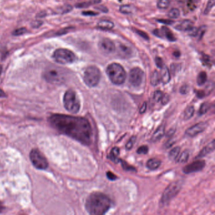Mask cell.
I'll list each match as a JSON object with an SVG mask.
<instances>
[{
	"label": "cell",
	"mask_w": 215,
	"mask_h": 215,
	"mask_svg": "<svg viewBox=\"0 0 215 215\" xmlns=\"http://www.w3.org/2000/svg\"><path fill=\"white\" fill-rule=\"evenodd\" d=\"M48 122L59 133L83 144L90 145L92 141L93 132L91 125L84 118L55 114L49 116Z\"/></svg>",
	"instance_id": "cell-1"
},
{
	"label": "cell",
	"mask_w": 215,
	"mask_h": 215,
	"mask_svg": "<svg viewBox=\"0 0 215 215\" xmlns=\"http://www.w3.org/2000/svg\"><path fill=\"white\" fill-rule=\"evenodd\" d=\"M111 206L109 197L105 194L95 192L90 194L86 199L85 208L92 215H102L109 211Z\"/></svg>",
	"instance_id": "cell-2"
},
{
	"label": "cell",
	"mask_w": 215,
	"mask_h": 215,
	"mask_svg": "<svg viewBox=\"0 0 215 215\" xmlns=\"http://www.w3.org/2000/svg\"><path fill=\"white\" fill-rule=\"evenodd\" d=\"M107 74L110 80L115 85H122L126 80V72L124 68L118 63H111L107 68Z\"/></svg>",
	"instance_id": "cell-3"
},
{
	"label": "cell",
	"mask_w": 215,
	"mask_h": 215,
	"mask_svg": "<svg viewBox=\"0 0 215 215\" xmlns=\"http://www.w3.org/2000/svg\"><path fill=\"white\" fill-rule=\"evenodd\" d=\"M63 103L65 109L71 114H76L80 109V102L73 90H67L63 97Z\"/></svg>",
	"instance_id": "cell-4"
},
{
	"label": "cell",
	"mask_w": 215,
	"mask_h": 215,
	"mask_svg": "<svg viewBox=\"0 0 215 215\" xmlns=\"http://www.w3.org/2000/svg\"><path fill=\"white\" fill-rule=\"evenodd\" d=\"M52 59L60 65H68L74 63L76 60L75 53L67 49L60 48L53 52Z\"/></svg>",
	"instance_id": "cell-5"
},
{
	"label": "cell",
	"mask_w": 215,
	"mask_h": 215,
	"mask_svg": "<svg viewBox=\"0 0 215 215\" xmlns=\"http://www.w3.org/2000/svg\"><path fill=\"white\" fill-rule=\"evenodd\" d=\"M100 77L101 73L99 69L95 66H90L84 72L83 80L88 87H95L98 84Z\"/></svg>",
	"instance_id": "cell-6"
},
{
	"label": "cell",
	"mask_w": 215,
	"mask_h": 215,
	"mask_svg": "<svg viewBox=\"0 0 215 215\" xmlns=\"http://www.w3.org/2000/svg\"><path fill=\"white\" fill-rule=\"evenodd\" d=\"M30 160L32 165L38 170H45L49 166L47 158L37 149H33L30 153Z\"/></svg>",
	"instance_id": "cell-7"
},
{
	"label": "cell",
	"mask_w": 215,
	"mask_h": 215,
	"mask_svg": "<svg viewBox=\"0 0 215 215\" xmlns=\"http://www.w3.org/2000/svg\"><path fill=\"white\" fill-rule=\"evenodd\" d=\"M44 79L50 83L58 84L64 81V75L61 71L55 67H49L47 68L43 73Z\"/></svg>",
	"instance_id": "cell-8"
},
{
	"label": "cell",
	"mask_w": 215,
	"mask_h": 215,
	"mask_svg": "<svg viewBox=\"0 0 215 215\" xmlns=\"http://www.w3.org/2000/svg\"><path fill=\"white\" fill-rule=\"evenodd\" d=\"M181 186L179 181L174 182L169 184L164 192L161 199V204L163 205L168 204L179 193L181 189Z\"/></svg>",
	"instance_id": "cell-9"
},
{
	"label": "cell",
	"mask_w": 215,
	"mask_h": 215,
	"mask_svg": "<svg viewBox=\"0 0 215 215\" xmlns=\"http://www.w3.org/2000/svg\"><path fill=\"white\" fill-rule=\"evenodd\" d=\"M144 76V72L141 68H134L129 72V82L134 87H139L143 81Z\"/></svg>",
	"instance_id": "cell-10"
},
{
	"label": "cell",
	"mask_w": 215,
	"mask_h": 215,
	"mask_svg": "<svg viewBox=\"0 0 215 215\" xmlns=\"http://www.w3.org/2000/svg\"><path fill=\"white\" fill-rule=\"evenodd\" d=\"M98 47L105 55H110L116 49V46L113 41L107 38H103L99 41Z\"/></svg>",
	"instance_id": "cell-11"
},
{
	"label": "cell",
	"mask_w": 215,
	"mask_h": 215,
	"mask_svg": "<svg viewBox=\"0 0 215 215\" xmlns=\"http://www.w3.org/2000/svg\"><path fill=\"white\" fill-rule=\"evenodd\" d=\"M204 167H205L204 161L197 160L196 161V162H194L191 163V164L186 166L183 169V172L186 174L197 172H199L202 170Z\"/></svg>",
	"instance_id": "cell-12"
},
{
	"label": "cell",
	"mask_w": 215,
	"mask_h": 215,
	"mask_svg": "<svg viewBox=\"0 0 215 215\" xmlns=\"http://www.w3.org/2000/svg\"><path fill=\"white\" fill-rule=\"evenodd\" d=\"M207 124L204 122H201L197 123L192 127L189 128L186 131V134L191 137H194L199 134V133H202L206 128Z\"/></svg>",
	"instance_id": "cell-13"
},
{
	"label": "cell",
	"mask_w": 215,
	"mask_h": 215,
	"mask_svg": "<svg viewBox=\"0 0 215 215\" xmlns=\"http://www.w3.org/2000/svg\"><path fill=\"white\" fill-rule=\"evenodd\" d=\"M194 27V23L191 20H185L177 25L175 28L180 31H190Z\"/></svg>",
	"instance_id": "cell-14"
},
{
	"label": "cell",
	"mask_w": 215,
	"mask_h": 215,
	"mask_svg": "<svg viewBox=\"0 0 215 215\" xmlns=\"http://www.w3.org/2000/svg\"><path fill=\"white\" fill-rule=\"evenodd\" d=\"M160 69L161 71L159 73L160 80L164 84H167L170 80V75L169 70L165 65H164Z\"/></svg>",
	"instance_id": "cell-15"
},
{
	"label": "cell",
	"mask_w": 215,
	"mask_h": 215,
	"mask_svg": "<svg viewBox=\"0 0 215 215\" xmlns=\"http://www.w3.org/2000/svg\"><path fill=\"white\" fill-rule=\"evenodd\" d=\"M165 135V125L162 124L158 128L156 131L153 133L151 136V141L152 142H156L160 140Z\"/></svg>",
	"instance_id": "cell-16"
},
{
	"label": "cell",
	"mask_w": 215,
	"mask_h": 215,
	"mask_svg": "<svg viewBox=\"0 0 215 215\" xmlns=\"http://www.w3.org/2000/svg\"><path fill=\"white\" fill-rule=\"evenodd\" d=\"M97 27L103 30H109L114 27V24L109 20H101L97 24Z\"/></svg>",
	"instance_id": "cell-17"
},
{
	"label": "cell",
	"mask_w": 215,
	"mask_h": 215,
	"mask_svg": "<svg viewBox=\"0 0 215 215\" xmlns=\"http://www.w3.org/2000/svg\"><path fill=\"white\" fill-rule=\"evenodd\" d=\"M118 50L119 55L125 58L129 57L131 52V50L130 49V48L123 44H121L118 45Z\"/></svg>",
	"instance_id": "cell-18"
},
{
	"label": "cell",
	"mask_w": 215,
	"mask_h": 215,
	"mask_svg": "<svg viewBox=\"0 0 215 215\" xmlns=\"http://www.w3.org/2000/svg\"><path fill=\"white\" fill-rule=\"evenodd\" d=\"M214 149V140H212V142L210 144H209L207 146L204 147L201 151V152L197 155V158L204 157V156H206L207 154H209V153H211L212 151H213Z\"/></svg>",
	"instance_id": "cell-19"
},
{
	"label": "cell",
	"mask_w": 215,
	"mask_h": 215,
	"mask_svg": "<svg viewBox=\"0 0 215 215\" xmlns=\"http://www.w3.org/2000/svg\"><path fill=\"white\" fill-rule=\"evenodd\" d=\"M162 36H165V38L169 40V41L171 42H174L176 40V38L175 37V35H174V34L172 33V32L166 26H164L162 28Z\"/></svg>",
	"instance_id": "cell-20"
},
{
	"label": "cell",
	"mask_w": 215,
	"mask_h": 215,
	"mask_svg": "<svg viewBox=\"0 0 215 215\" xmlns=\"http://www.w3.org/2000/svg\"><path fill=\"white\" fill-rule=\"evenodd\" d=\"M119 153H120V149L118 147H114L111 149L108 158L111 161H113V162L118 164L119 162V160H120V159L118 158Z\"/></svg>",
	"instance_id": "cell-21"
},
{
	"label": "cell",
	"mask_w": 215,
	"mask_h": 215,
	"mask_svg": "<svg viewBox=\"0 0 215 215\" xmlns=\"http://www.w3.org/2000/svg\"><path fill=\"white\" fill-rule=\"evenodd\" d=\"M161 165V161L157 158H151L149 159L147 163L146 167L149 170H156Z\"/></svg>",
	"instance_id": "cell-22"
},
{
	"label": "cell",
	"mask_w": 215,
	"mask_h": 215,
	"mask_svg": "<svg viewBox=\"0 0 215 215\" xmlns=\"http://www.w3.org/2000/svg\"><path fill=\"white\" fill-rule=\"evenodd\" d=\"M101 2V0H89L88 2H81L77 3L76 5V7L78 8H87L88 7H90L91 5H97Z\"/></svg>",
	"instance_id": "cell-23"
},
{
	"label": "cell",
	"mask_w": 215,
	"mask_h": 215,
	"mask_svg": "<svg viewBox=\"0 0 215 215\" xmlns=\"http://www.w3.org/2000/svg\"><path fill=\"white\" fill-rule=\"evenodd\" d=\"M207 79V74L205 71H201L199 73L197 77V83L198 85L201 86L205 84Z\"/></svg>",
	"instance_id": "cell-24"
},
{
	"label": "cell",
	"mask_w": 215,
	"mask_h": 215,
	"mask_svg": "<svg viewBox=\"0 0 215 215\" xmlns=\"http://www.w3.org/2000/svg\"><path fill=\"white\" fill-rule=\"evenodd\" d=\"M161 82L160 74L157 71H154L151 76V83L153 86L158 85Z\"/></svg>",
	"instance_id": "cell-25"
},
{
	"label": "cell",
	"mask_w": 215,
	"mask_h": 215,
	"mask_svg": "<svg viewBox=\"0 0 215 215\" xmlns=\"http://www.w3.org/2000/svg\"><path fill=\"white\" fill-rule=\"evenodd\" d=\"M211 108V103L209 102H204L201 104L198 114L199 115H203L206 114Z\"/></svg>",
	"instance_id": "cell-26"
},
{
	"label": "cell",
	"mask_w": 215,
	"mask_h": 215,
	"mask_svg": "<svg viewBox=\"0 0 215 215\" xmlns=\"http://www.w3.org/2000/svg\"><path fill=\"white\" fill-rule=\"evenodd\" d=\"M194 114V107L193 106H189L186 109L184 112V119L188 120L191 119Z\"/></svg>",
	"instance_id": "cell-27"
},
{
	"label": "cell",
	"mask_w": 215,
	"mask_h": 215,
	"mask_svg": "<svg viewBox=\"0 0 215 215\" xmlns=\"http://www.w3.org/2000/svg\"><path fill=\"white\" fill-rule=\"evenodd\" d=\"M180 150H181V148L179 146H177V147H175L174 148H173L170 152H169V158L174 160H176L179 155V153H180Z\"/></svg>",
	"instance_id": "cell-28"
},
{
	"label": "cell",
	"mask_w": 215,
	"mask_h": 215,
	"mask_svg": "<svg viewBox=\"0 0 215 215\" xmlns=\"http://www.w3.org/2000/svg\"><path fill=\"white\" fill-rule=\"evenodd\" d=\"M189 157V150H186L181 153V156H179L178 159V162L186 163L187 162Z\"/></svg>",
	"instance_id": "cell-29"
},
{
	"label": "cell",
	"mask_w": 215,
	"mask_h": 215,
	"mask_svg": "<svg viewBox=\"0 0 215 215\" xmlns=\"http://www.w3.org/2000/svg\"><path fill=\"white\" fill-rule=\"evenodd\" d=\"M170 5V1L169 0H159L157 7L159 9L161 10H165L167 9Z\"/></svg>",
	"instance_id": "cell-30"
},
{
	"label": "cell",
	"mask_w": 215,
	"mask_h": 215,
	"mask_svg": "<svg viewBox=\"0 0 215 215\" xmlns=\"http://www.w3.org/2000/svg\"><path fill=\"white\" fill-rule=\"evenodd\" d=\"M119 12L123 14H130L132 13V7L131 5H122L119 8Z\"/></svg>",
	"instance_id": "cell-31"
},
{
	"label": "cell",
	"mask_w": 215,
	"mask_h": 215,
	"mask_svg": "<svg viewBox=\"0 0 215 215\" xmlns=\"http://www.w3.org/2000/svg\"><path fill=\"white\" fill-rule=\"evenodd\" d=\"M197 0H186V6L191 11H193L197 7Z\"/></svg>",
	"instance_id": "cell-32"
},
{
	"label": "cell",
	"mask_w": 215,
	"mask_h": 215,
	"mask_svg": "<svg viewBox=\"0 0 215 215\" xmlns=\"http://www.w3.org/2000/svg\"><path fill=\"white\" fill-rule=\"evenodd\" d=\"M119 162L121 163V165H122V167L123 168V169L124 170H126V171H132V172H136V169L133 167V166H131L129 165V164H128L125 161H123V160H121L120 159L119 160Z\"/></svg>",
	"instance_id": "cell-33"
},
{
	"label": "cell",
	"mask_w": 215,
	"mask_h": 215,
	"mask_svg": "<svg viewBox=\"0 0 215 215\" xmlns=\"http://www.w3.org/2000/svg\"><path fill=\"white\" fill-rule=\"evenodd\" d=\"M73 29H75L74 27H65V28H63L60 30H58L56 35H58V36H61V35H65V34H68V32H71V30H73Z\"/></svg>",
	"instance_id": "cell-34"
},
{
	"label": "cell",
	"mask_w": 215,
	"mask_h": 215,
	"mask_svg": "<svg viewBox=\"0 0 215 215\" xmlns=\"http://www.w3.org/2000/svg\"><path fill=\"white\" fill-rule=\"evenodd\" d=\"M180 16V11L177 8H172L169 12V17L170 18H177Z\"/></svg>",
	"instance_id": "cell-35"
},
{
	"label": "cell",
	"mask_w": 215,
	"mask_h": 215,
	"mask_svg": "<svg viewBox=\"0 0 215 215\" xmlns=\"http://www.w3.org/2000/svg\"><path fill=\"white\" fill-rule=\"evenodd\" d=\"M164 93L160 90H156L154 92L153 94V98L154 100L156 102H159L160 101L162 100L163 96H164Z\"/></svg>",
	"instance_id": "cell-36"
},
{
	"label": "cell",
	"mask_w": 215,
	"mask_h": 215,
	"mask_svg": "<svg viewBox=\"0 0 215 215\" xmlns=\"http://www.w3.org/2000/svg\"><path fill=\"white\" fill-rule=\"evenodd\" d=\"M27 30L25 27H21L17 29H15L13 32L12 35L14 36H20L25 34L27 32Z\"/></svg>",
	"instance_id": "cell-37"
},
{
	"label": "cell",
	"mask_w": 215,
	"mask_h": 215,
	"mask_svg": "<svg viewBox=\"0 0 215 215\" xmlns=\"http://www.w3.org/2000/svg\"><path fill=\"white\" fill-rule=\"evenodd\" d=\"M206 32V27L204 25L201 27L199 29L197 30L196 35V37H198V40H201L202 39V37H203L204 33Z\"/></svg>",
	"instance_id": "cell-38"
},
{
	"label": "cell",
	"mask_w": 215,
	"mask_h": 215,
	"mask_svg": "<svg viewBox=\"0 0 215 215\" xmlns=\"http://www.w3.org/2000/svg\"><path fill=\"white\" fill-rule=\"evenodd\" d=\"M136 137L134 136H132V137L129 139V140L128 141V143H126V149L129 150V149H131L133 148V144H134V143L135 141H136Z\"/></svg>",
	"instance_id": "cell-39"
},
{
	"label": "cell",
	"mask_w": 215,
	"mask_h": 215,
	"mask_svg": "<svg viewBox=\"0 0 215 215\" xmlns=\"http://www.w3.org/2000/svg\"><path fill=\"white\" fill-rule=\"evenodd\" d=\"M215 0H209V2L207 4L206 8L204 10V14H208L209 12L211 11L212 8L214 7Z\"/></svg>",
	"instance_id": "cell-40"
},
{
	"label": "cell",
	"mask_w": 215,
	"mask_h": 215,
	"mask_svg": "<svg viewBox=\"0 0 215 215\" xmlns=\"http://www.w3.org/2000/svg\"><path fill=\"white\" fill-rule=\"evenodd\" d=\"M133 30H134V32H135L138 35H139V36H141V37H143V39H146V40H147L149 39V36L148 35V34H147L146 32H143V31H142V30H138V29H133Z\"/></svg>",
	"instance_id": "cell-41"
},
{
	"label": "cell",
	"mask_w": 215,
	"mask_h": 215,
	"mask_svg": "<svg viewBox=\"0 0 215 215\" xmlns=\"http://www.w3.org/2000/svg\"><path fill=\"white\" fill-rule=\"evenodd\" d=\"M148 152V147L147 146H141L137 149V153L139 155H146Z\"/></svg>",
	"instance_id": "cell-42"
},
{
	"label": "cell",
	"mask_w": 215,
	"mask_h": 215,
	"mask_svg": "<svg viewBox=\"0 0 215 215\" xmlns=\"http://www.w3.org/2000/svg\"><path fill=\"white\" fill-rule=\"evenodd\" d=\"M155 63H156V66H157L158 68H162V67L164 65L162 59V58H159V57H156V58H155Z\"/></svg>",
	"instance_id": "cell-43"
},
{
	"label": "cell",
	"mask_w": 215,
	"mask_h": 215,
	"mask_svg": "<svg viewBox=\"0 0 215 215\" xmlns=\"http://www.w3.org/2000/svg\"><path fill=\"white\" fill-rule=\"evenodd\" d=\"M42 24H43V22L41 20H34L31 23V25L33 28H39Z\"/></svg>",
	"instance_id": "cell-44"
},
{
	"label": "cell",
	"mask_w": 215,
	"mask_h": 215,
	"mask_svg": "<svg viewBox=\"0 0 215 215\" xmlns=\"http://www.w3.org/2000/svg\"><path fill=\"white\" fill-rule=\"evenodd\" d=\"M107 177L111 181H116L118 179V177L111 172H107Z\"/></svg>",
	"instance_id": "cell-45"
},
{
	"label": "cell",
	"mask_w": 215,
	"mask_h": 215,
	"mask_svg": "<svg viewBox=\"0 0 215 215\" xmlns=\"http://www.w3.org/2000/svg\"><path fill=\"white\" fill-rule=\"evenodd\" d=\"M158 22H160V23H162V24H164L165 25H172L174 22V21L170 20H164V19L158 20Z\"/></svg>",
	"instance_id": "cell-46"
},
{
	"label": "cell",
	"mask_w": 215,
	"mask_h": 215,
	"mask_svg": "<svg viewBox=\"0 0 215 215\" xmlns=\"http://www.w3.org/2000/svg\"><path fill=\"white\" fill-rule=\"evenodd\" d=\"M82 14L85 16H95L98 15V13L93 12L92 11H86L82 12Z\"/></svg>",
	"instance_id": "cell-47"
},
{
	"label": "cell",
	"mask_w": 215,
	"mask_h": 215,
	"mask_svg": "<svg viewBox=\"0 0 215 215\" xmlns=\"http://www.w3.org/2000/svg\"><path fill=\"white\" fill-rule=\"evenodd\" d=\"M189 91V87L186 85H183L181 88V90H180V92L182 93V94H186Z\"/></svg>",
	"instance_id": "cell-48"
},
{
	"label": "cell",
	"mask_w": 215,
	"mask_h": 215,
	"mask_svg": "<svg viewBox=\"0 0 215 215\" xmlns=\"http://www.w3.org/2000/svg\"><path fill=\"white\" fill-rule=\"evenodd\" d=\"M169 95H167V94H164L162 100H161V102H162V104L163 105H165V104H167L169 102Z\"/></svg>",
	"instance_id": "cell-49"
},
{
	"label": "cell",
	"mask_w": 215,
	"mask_h": 215,
	"mask_svg": "<svg viewBox=\"0 0 215 215\" xmlns=\"http://www.w3.org/2000/svg\"><path fill=\"white\" fill-rule=\"evenodd\" d=\"M73 9V7L71 5H66L64 9L63 10V13H67L71 12Z\"/></svg>",
	"instance_id": "cell-50"
},
{
	"label": "cell",
	"mask_w": 215,
	"mask_h": 215,
	"mask_svg": "<svg viewBox=\"0 0 215 215\" xmlns=\"http://www.w3.org/2000/svg\"><path fill=\"white\" fill-rule=\"evenodd\" d=\"M196 95H197L198 98H203L206 96V92L204 91H202V90H199L197 92Z\"/></svg>",
	"instance_id": "cell-51"
},
{
	"label": "cell",
	"mask_w": 215,
	"mask_h": 215,
	"mask_svg": "<svg viewBox=\"0 0 215 215\" xmlns=\"http://www.w3.org/2000/svg\"><path fill=\"white\" fill-rule=\"evenodd\" d=\"M96 8L102 12H105V13H107L108 12V9L107 8V7L102 5V6H98L97 7H96Z\"/></svg>",
	"instance_id": "cell-52"
},
{
	"label": "cell",
	"mask_w": 215,
	"mask_h": 215,
	"mask_svg": "<svg viewBox=\"0 0 215 215\" xmlns=\"http://www.w3.org/2000/svg\"><path fill=\"white\" fill-rule=\"evenodd\" d=\"M146 102H144L143 104V105L141 106V108H140V109H139V113H140V114H143L144 113H145V111H146Z\"/></svg>",
	"instance_id": "cell-53"
},
{
	"label": "cell",
	"mask_w": 215,
	"mask_h": 215,
	"mask_svg": "<svg viewBox=\"0 0 215 215\" xmlns=\"http://www.w3.org/2000/svg\"><path fill=\"white\" fill-rule=\"evenodd\" d=\"M175 132H176V129L172 128V129H170L167 132V136H172V135L175 133Z\"/></svg>",
	"instance_id": "cell-54"
},
{
	"label": "cell",
	"mask_w": 215,
	"mask_h": 215,
	"mask_svg": "<svg viewBox=\"0 0 215 215\" xmlns=\"http://www.w3.org/2000/svg\"><path fill=\"white\" fill-rule=\"evenodd\" d=\"M6 93L3 92V90H2V89H0V97H6Z\"/></svg>",
	"instance_id": "cell-55"
},
{
	"label": "cell",
	"mask_w": 215,
	"mask_h": 215,
	"mask_svg": "<svg viewBox=\"0 0 215 215\" xmlns=\"http://www.w3.org/2000/svg\"><path fill=\"white\" fill-rule=\"evenodd\" d=\"M5 209V207L2 202H0V213L2 212Z\"/></svg>",
	"instance_id": "cell-56"
},
{
	"label": "cell",
	"mask_w": 215,
	"mask_h": 215,
	"mask_svg": "<svg viewBox=\"0 0 215 215\" xmlns=\"http://www.w3.org/2000/svg\"><path fill=\"white\" fill-rule=\"evenodd\" d=\"M45 16V14L44 12H40L39 14H38L37 15V18H42V17H44Z\"/></svg>",
	"instance_id": "cell-57"
},
{
	"label": "cell",
	"mask_w": 215,
	"mask_h": 215,
	"mask_svg": "<svg viewBox=\"0 0 215 215\" xmlns=\"http://www.w3.org/2000/svg\"><path fill=\"white\" fill-rule=\"evenodd\" d=\"M174 55L175 56H176V57H179V56H180V55H181V53H180L179 52H178V51H176V52L174 53Z\"/></svg>",
	"instance_id": "cell-58"
},
{
	"label": "cell",
	"mask_w": 215,
	"mask_h": 215,
	"mask_svg": "<svg viewBox=\"0 0 215 215\" xmlns=\"http://www.w3.org/2000/svg\"><path fill=\"white\" fill-rule=\"evenodd\" d=\"M2 71H3V66H2V65H0V76H1V75H2Z\"/></svg>",
	"instance_id": "cell-59"
}]
</instances>
